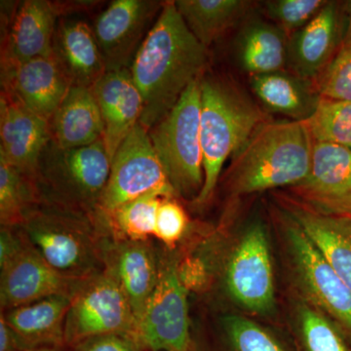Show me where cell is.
<instances>
[{
    "label": "cell",
    "instance_id": "83f0119b",
    "mask_svg": "<svg viewBox=\"0 0 351 351\" xmlns=\"http://www.w3.org/2000/svg\"><path fill=\"white\" fill-rule=\"evenodd\" d=\"M165 195L152 193L129 201L106 218L108 237L147 241L156 230L157 211Z\"/></svg>",
    "mask_w": 351,
    "mask_h": 351
},
{
    "label": "cell",
    "instance_id": "277c9868",
    "mask_svg": "<svg viewBox=\"0 0 351 351\" xmlns=\"http://www.w3.org/2000/svg\"><path fill=\"white\" fill-rule=\"evenodd\" d=\"M110 166L103 138L76 149H62L50 141L39 159L34 180L41 202L85 215L101 228V200Z\"/></svg>",
    "mask_w": 351,
    "mask_h": 351
},
{
    "label": "cell",
    "instance_id": "8992f818",
    "mask_svg": "<svg viewBox=\"0 0 351 351\" xmlns=\"http://www.w3.org/2000/svg\"><path fill=\"white\" fill-rule=\"evenodd\" d=\"M200 80L191 83L171 112L149 131L176 193L193 199L204 184Z\"/></svg>",
    "mask_w": 351,
    "mask_h": 351
},
{
    "label": "cell",
    "instance_id": "4dcf8cb0",
    "mask_svg": "<svg viewBox=\"0 0 351 351\" xmlns=\"http://www.w3.org/2000/svg\"><path fill=\"white\" fill-rule=\"evenodd\" d=\"M306 124L314 142L330 143L351 151V101L321 98Z\"/></svg>",
    "mask_w": 351,
    "mask_h": 351
},
{
    "label": "cell",
    "instance_id": "5bb4252c",
    "mask_svg": "<svg viewBox=\"0 0 351 351\" xmlns=\"http://www.w3.org/2000/svg\"><path fill=\"white\" fill-rule=\"evenodd\" d=\"M82 282L53 269L29 241L17 257L0 269L1 311L52 295L73 297Z\"/></svg>",
    "mask_w": 351,
    "mask_h": 351
},
{
    "label": "cell",
    "instance_id": "603a6c76",
    "mask_svg": "<svg viewBox=\"0 0 351 351\" xmlns=\"http://www.w3.org/2000/svg\"><path fill=\"white\" fill-rule=\"evenodd\" d=\"M51 141L62 149L86 147L103 138L100 108L89 88L73 86L49 120Z\"/></svg>",
    "mask_w": 351,
    "mask_h": 351
},
{
    "label": "cell",
    "instance_id": "44dd1931",
    "mask_svg": "<svg viewBox=\"0 0 351 351\" xmlns=\"http://www.w3.org/2000/svg\"><path fill=\"white\" fill-rule=\"evenodd\" d=\"M53 56L73 86L91 89L107 73L93 29L82 21H62L57 24Z\"/></svg>",
    "mask_w": 351,
    "mask_h": 351
},
{
    "label": "cell",
    "instance_id": "7402d4cb",
    "mask_svg": "<svg viewBox=\"0 0 351 351\" xmlns=\"http://www.w3.org/2000/svg\"><path fill=\"white\" fill-rule=\"evenodd\" d=\"M287 216L351 290V216L322 214L300 205H291Z\"/></svg>",
    "mask_w": 351,
    "mask_h": 351
},
{
    "label": "cell",
    "instance_id": "ac0fdd59",
    "mask_svg": "<svg viewBox=\"0 0 351 351\" xmlns=\"http://www.w3.org/2000/svg\"><path fill=\"white\" fill-rule=\"evenodd\" d=\"M2 92L47 120L73 87L53 54L34 58L15 68L2 71Z\"/></svg>",
    "mask_w": 351,
    "mask_h": 351
},
{
    "label": "cell",
    "instance_id": "f35d334b",
    "mask_svg": "<svg viewBox=\"0 0 351 351\" xmlns=\"http://www.w3.org/2000/svg\"><path fill=\"white\" fill-rule=\"evenodd\" d=\"M29 348L25 346L12 328L9 326L3 317L0 318V351H27Z\"/></svg>",
    "mask_w": 351,
    "mask_h": 351
},
{
    "label": "cell",
    "instance_id": "d4e9b609",
    "mask_svg": "<svg viewBox=\"0 0 351 351\" xmlns=\"http://www.w3.org/2000/svg\"><path fill=\"white\" fill-rule=\"evenodd\" d=\"M250 84L267 110L295 121L311 119L321 100L313 83L284 71L252 75Z\"/></svg>",
    "mask_w": 351,
    "mask_h": 351
},
{
    "label": "cell",
    "instance_id": "52a82bcc",
    "mask_svg": "<svg viewBox=\"0 0 351 351\" xmlns=\"http://www.w3.org/2000/svg\"><path fill=\"white\" fill-rule=\"evenodd\" d=\"M138 323L125 293L114 277L104 270L84 279L71 299L64 346L73 348L88 339L119 334L137 341Z\"/></svg>",
    "mask_w": 351,
    "mask_h": 351
},
{
    "label": "cell",
    "instance_id": "4316f807",
    "mask_svg": "<svg viewBox=\"0 0 351 351\" xmlns=\"http://www.w3.org/2000/svg\"><path fill=\"white\" fill-rule=\"evenodd\" d=\"M243 0H178L175 5L189 31L208 48L246 12Z\"/></svg>",
    "mask_w": 351,
    "mask_h": 351
},
{
    "label": "cell",
    "instance_id": "d590c367",
    "mask_svg": "<svg viewBox=\"0 0 351 351\" xmlns=\"http://www.w3.org/2000/svg\"><path fill=\"white\" fill-rule=\"evenodd\" d=\"M68 348L71 351H144L135 339L119 334L94 337Z\"/></svg>",
    "mask_w": 351,
    "mask_h": 351
},
{
    "label": "cell",
    "instance_id": "4fadbf2b",
    "mask_svg": "<svg viewBox=\"0 0 351 351\" xmlns=\"http://www.w3.org/2000/svg\"><path fill=\"white\" fill-rule=\"evenodd\" d=\"M294 189L314 211L351 216L350 149L314 142L311 170Z\"/></svg>",
    "mask_w": 351,
    "mask_h": 351
},
{
    "label": "cell",
    "instance_id": "1f68e13d",
    "mask_svg": "<svg viewBox=\"0 0 351 351\" xmlns=\"http://www.w3.org/2000/svg\"><path fill=\"white\" fill-rule=\"evenodd\" d=\"M223 328L230 351H288L274 335L242 316H226Z\"/></svg>",
    "mask_w": 351,
    "mask_h": 351
},
{
    "label": "cell",
    "instance_id": "7c38bea8",
    "mask_svg": "<svg viewBox=\"0 0 351 351\" xmlns=\"http://www.w3.org/2000/svg\"><path fill=\"white\" fill-rule=\"evenodd\" d=\"M162 6L152 0H115L97 18L93 32L107 71L131 66Z\"/></svg>",
    "mask_w": 351,
    "mask_h": 351
},
{
    "label": "cell",
    "instance_id": "30bf717a",
    "mask_svg": "<svg viewBox=\"0 0 351 351\" xmlns=\"http://www.w3.org/2000/svg\"><path fill=\"white\" fill-rule=\"evenodd\" d=\"M225 284L233 301L247 311H274V269L267 232L261 221L252 223L233 248L226 265Z\"/></svg>",
    "mask_w": 351,
    "mask_h": 351
},
{
    "label": "cell",
    "instance_id": "8fae6325",
    "mask_svg": "<svg viewBox=\"0 0 351 351\" xmlns=\"http://www.w3.org/2000/svg\"><path fill=\"white\" fill-rule=\"evenodd\" d=\"M286 235L298 283L309 304L331 318L351 341V290L287 216Z\"/></svg>",
    "mask_w": 351,
    "mask_h": 351
},
{
    "label": "cell",
    "instance_id": "cb8c5ba5",
    "mask_svg": "<svg viewBox=\"0 0 351 351\" xmlns=\"http://www.w3.org/2000/svg\"><path fill=\"white\" fill-rule=\"evenodd\" d=\"M71 299L69 295H52L1 311V316L29 350L66 346L64 324Z\"/></svg>",
    "mask_w": 351,
    "mask_h": 351
},
{
    "label": "cell",
    "instance_id": "f1b7e54d",
    "mask_svg": "<svg viewBox=\"0 0 351 351\" xmlns=\"http://www.w3.org/2000/svg\"><path fill=\"white\" fill-rule=\"evenodd\" d=\"M41 202L36 182L0 158V223L16 228L22 225Z\"/></svg>",
    "mask_w": 351,
    "mask_h": 351
},
{
    "label": "cell",
    "instance_id": "2e32d148",
    "mask_svg": "<svg viewBox=\"0 0 351 351\" xmlns=\"http://www.w3.org/2000/svg\"><path fill=\"white\" fill-rule=\"evenodd\" d=\"M0 101V158L34 181L39 159L51 141L49 120L5 92Z\"/></svg>",
    "mask_w": 351,
    "mask_h": 351
},
{
    "label": "cell",
    "instance_id": "8d00e7d4",
    "mask_svg": "<svg viewBox=\"0 0 351 351\" xmlns=\"http://www.w3.org/2000/svg\"><path fill=\"white\" fill-rule=\"evenodd\" d=\"M29 244V239L19 226L6 228L1 226L0 232V269L8 265L17 257Z\"/></svg>",
    "mask_w": 351,
    "mask_h": 351
},
{
    "label": "cell",
    "instance_id": "836d02e7",
    "mask_svg": "<svg viewBox=\"0 0 351 351\" xmlns=\"http://www.w3.org/2000/svg\"><path fill=\"white\" fill-rule=\"evenodd\" d=\"M324 0H274L265 2V12L286 34L299 31L326 5Z\"/></svg>",
    "mask_w": 351,
    "mask_h": 351
},
{
    "label": "cell",
    "instance_id": "ab89813d",
    "mask_svg": "<svg viewBox=\"0 0 351 351\" xmlns=\"http://www.w3.org/2000/svg\"><path fill=\"white\" fill-rule=\"evenodd\" d=\"M348 25H346V41H351V1L348 3Z\"/></svg>",
    "mask_w": 351,
    "mask_h": 351
},
{
    "label": "cell",
    "instance_id": "9a60e30c",
    "mask_svg": "<svg viewBox=\"0 0 351 351\" xmlns=\"http://www.w3.org/2000/svg\"><path fill=\"white\" fill-rule=\"evenodd\" d=\"M101 258L105 271L114 277L125 293L137 323L156 289L159 258L147 241L104 237Z\"/></svg>",
    "mask_w": 351,
    "mask_h": 351
},
{
    "label": "cell",
    "instance_id": "d6a6232c",
    "mask_svg": "<svg viewBox=\"0 0 351 351\" xmlns=\"http://www.w3.org/2000/svg\"><path fill=\"white\" fill-rule=\"evenodd\" d=\"M314 88L321 98L351 101V41H345Z\"/></svg>",
    "mask_w": 351,
    "mask_h": 351
},
{
    "label": "cell",
    "instance_id": "7a4b0ae2",
    "mask_svg": "<svg viewBox=\"0 0 351 351\" xmlns=\"http://www.w3.org/2000/svg\"><path fill=\"white\" fill-rule=\"evenodd\" d=\"M314 141L306 122H263L232 157L228 184L245 195L295 186L308 175Z\"/></svg>",
    "mask_w": 351,
    "mask_h": 351
},
{
    "label": "cell",
    "instance_id": "f546056e",
    "mask_svg": "<svg viewBox=\"0 0 351 351\" xmlns=\"http://www.w3.org/2000/svg\"><path fill=\"white\" fill-rule=\"evenodd\" d=\"M297 325L302 351H351V341L341 327L306 302L298 307Z\"/></svg>",
    "mask_w": 351,
    "mask_h": 351
},
{
    "label": "cell",
    "instance_id": "6da1fadb",
    "mask_svg": "<svg viewBox=\"0 0 351 351\" xmlns=\"http://www.w3.org/2000/svg\"><path fill=\"white\" fill-rule=\"evenodd\" d=\"M207 61V48L189 31L175 1L165 2L130 66L144 104L141 125L149 131L161 121L201 78Z\"/></svg>",
    "mask_w": 351,
    "mask_h": 351
},
{
    "label": "cell",
    "instance_id": "74e56055",
    "mask_svg": "<svg viewBox=\"0 0 351 351\" xmlns=\"http://www.w3.org/2000/svg\"><path fill=\"white\" fill-rule=\"evenodd\" d=\"M180 279L186 289H199L207 280V269L199 258H188L178 265Z\"/></svg>",
    "mask_w": 351,
    "mask_h": 351
},
{
    "label": "cell",
    "instance_id": "d6986e66",
    "mask_svg": "<svg viewBox=\"0 0 351 351\" xmlns=\"http://www.w3.org/2000/svg\"><path fill=\"white\" fill-rule=\"evenodd\" d=\"M91 90L103 117L104 144L112 160L127 136L140 123L144 108L142 95L130 69L107 71Z\"/></svg>",
    "mask_w": 351,
    "mask_h": 351
},
{
    "label": "cell",
    "instance_id": "5b68a950",
    "mask_svg": "<svg viewBox=\"0 0 351 351\" xmlns=\"http://www.w3.org/2000/svg\"><path fill=\"white\" fill-rule=\"evenodd\" d=\"M19 228L44 260L64 276L83 280L105 269L101 241L107 235L85 215L40 202Z\"/></svg>",
    "mask_w": 351,
    "mask_h": 351
},
{
    "label": "cell",
    "instance_id": "ba28073f",
    "mask_svg": "<svg viewBox=\"0 0 351 351\" xmlns=\"http://www.w3.org/2000/svg\"><path fill=\"white\" fill-rule=\"evenodd\" d=\"M152 193H161L166 197L177 195L152 145L149 131L138 123L113 156L101 200L104 221L129 201Z\"/></svg>",
    "mask_w": 351,
    "mask_h": 351
},
{
    "label": "cell",
    "instance_id": "60d3db41",
    "mask_svg": "<svg viewBox=\"0 0 351 351\" xmlns=\"http://www.w3.org/2000/svg\"><path fill=\"white\" fill-rule=\"evenodd\" d=\"M27 351H66V346H55V348H32Z\"/></svg>",
    "mask_w": 351,
    "mask_h": 351
},
{
    "label": "cell",
    "instance_id": "484cf974",
    "mask_svg": "<svg viewBox=\"0 0 351 351\" xmlns=\"http://www.w3.org/2000/svg\"><path fill=\"white\" fill-rule=\"evenodd\" d=\"M288 43L287 34L278 25L256 21L240 32L237 60L251 76L283 71L288 63Z\"/></svg>",
    "mask_w": 351,
    "mask_h": 351
},
{
    "label": "cell",
    "instance_id": "e0dca14e",
    "mask_svg": "<svg viewBox=\"0 0 351 351\" xmlns=\"http://www.w3.org/2000/svg\"><path fill=\"white\" fill-rule=\"evenodd\" d=\"M343 25L341 5L327 1L308 24L294 32L289 38L287 63L293 75L315 82L341 48Z\"/></svg>",
    "mask_w": 351,
    "mask_h": 351
},
{
    "label": "cell",
    "instance_id": "3957f363",
    "mask_svg": "<svg viewBox=\"0 0 351 351\" xmlns=\"http://www.w3.org/2000/svg\"><path fill=\"white\" fill-rule=\"evenodd\" d=\"M200 140L204 184L197 205L211 199L223 164L265 121L263 110L243 90L221 77H201Z\"/></svg>",
    "mask_w": 351,
    "mask_h": 351
},
{
    "label": "cell",
    "instance_id": "ffe728a7",
    "mask_svg": "<svg viewBox=\"0 0 351 351\" xmlns=\"http://www.w3.org/2000/svg\"><path fill=\"white\" fill-rule=\"evenodd\" d=\"M59 8L46 0H27L16 11L2 48V71L53 54Z\"/></svg>",
    "mask_w": 351,
    "mask_h": 351
},
{
    "label": "cell",
    "instance_id": "e575fe53",
    "mask_svg": "<svg viewBox=\"0 0 351 351\" xmlns=\"http://www.w3.org/2000/svg\"><path fill=\"white\" fill-rule=\"evenodd\" d=\"M174 198H163L161 201L154 230L157 239L171 249L182 239L189 225L186 212Z\"/></svg>",
    "mask_w": 351,
    "mask_h": 351
},
{
    "label": "cell",
    "instance_id": "9c48e42d",
    "mask_svg": "<svg viewBox=\"0 0 351 351\" xmlns=\"http://www.w3.org/2000/svg\"><path fill=\"white\" fill-rule=\"evenodd\" d=\"M173 257L159 258L156 289L138 321L137 341L144 351H191L188 289Z\"/></svg>",
    "mask_w": 351,
    "mask_h": 351
}]
</instances>
